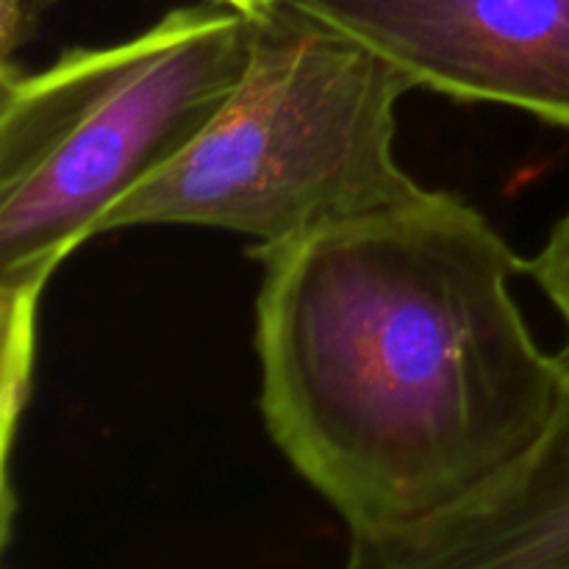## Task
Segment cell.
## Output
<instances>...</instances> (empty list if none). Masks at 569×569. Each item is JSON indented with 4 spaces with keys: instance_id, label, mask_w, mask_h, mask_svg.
Returning <instances> with one entry per match:
<instances>
[{
    "instance_id": "6da1fadb",
    "label": "cell",
    "mask_w": 569,
    "mask_h": 569,
    "mask_svg": "<svg viewBox=\"0 0 569 569\" xmlns=\"http://www.w3.org/2000/svg\"><path fill=\"white\" fill-rule=\"evenodd\" d=\"M248 253L261 417L350 561L470 506L553 422L569 365L511 295L528 261L467 200L428 189Z\"/></svg>"
},
{
    "instance_id": "7a4b0ae2",
    "label": "cell",
    "mask_w": 569,
    "mask_h": 569,
    "mask_svg": "<svg viewBox=\"0 0 569 569\" xmlns=\"http://www.w3.org/2000/svg\"><path fill=\"white\" fill-rule=\"evenodd\" d=\"M248 14L239 87L187 153L111 209L100 233L198 226L267 250L428 192L395 159V109L415 89L403 72L283 0Z\"/></svg>"
},
{
    "instance_id": "3957f363",
    "label": "cell",
    "mask_w": 569,
    "mask_h": 569,
    "mask_svg": "<svg viewBox=\"0 0 569 569\" xmlns=\"http://www.w3.org/2000/svg\"><path fill=\"white\" fill-rule=\"evenodd\" d=\"M250 61V14L206 0L39 72L0 70V292L39 289L206 131Z\"/></svg>"
},
{
    "instance_id": "277c9868",
    "label": "cell",
    "mask_w": 569,
    "mask_h": 569,
    "mask_svg": "<svg viewBox=\"0 0 569 569\" xmlns=\"http://www.w3.org/2000/svg\"><path fill=\"white\" fill-rule=\"evenodd\" d=\"M376 50L415 89L569 128V0H283Z\"/></svg>"
},
{
    "instance_id": "5b68a950",
    "label": "cell",
    "mask_w": 569,
    "mask_h": 569,
    "mask_svg": "<svg viewBox=\"0 0 569 569\" xmlns=\"http://www.w3.org/2000/svg\"><path fill=\"white\" fill-rule=\"evenodd\" d=\"M350 569H569V387L545 437L503 481Z\"/></svg>"
},
{
    "instance_id": "8992f818",
    "label": "cell",
    "mask_w": 569,
    "mask_h": 569,
    "mask_svg": "<svg viewBox=\"0 0 569 569\" xmlns=\"http://www.w3.org/2000/svg\"><path fill=\"white\" fill-rule=\"evenodd\" d=\"M528 272L533 276V281L542 287V292L548 295L550 303L556 306L561 317H565L569 328V211L559 220V226L550 231L545 248L528 261ZM569 365V348L565 353Z\"/></svg>"
},
{
    "instance_id": "52a82bcc",
    "label": "cell",
    "mask_w": 569,
    "mask_h": 569,
    "mask_svg": "<svg viewBox=\"0 0 569 569\" xmlns=\"http://www.w3.org/2000/svg\"><path fill=\"white\" fill-rule=\"evenodd\" d=\"M53 3L56 0H0V70L14 67V56L37 39Z\"/></svg>"
},
{
    "instance_id": "ba28073f",
    "label": "cell",
    "mask_w": 569,
    "mask_h": 569,
    "mask_svg": "<svg viewBox=\"0 0 569 569\" xmlns=\"http://www.w3.org/2000/svg\"><path fill=\"white\" fill-rule=\"evenodd\" d=\"M222 3L233 6V9H242V11H256V9H261V6L272 3V0H222Z\"/></svg>"
}]
</instances>
